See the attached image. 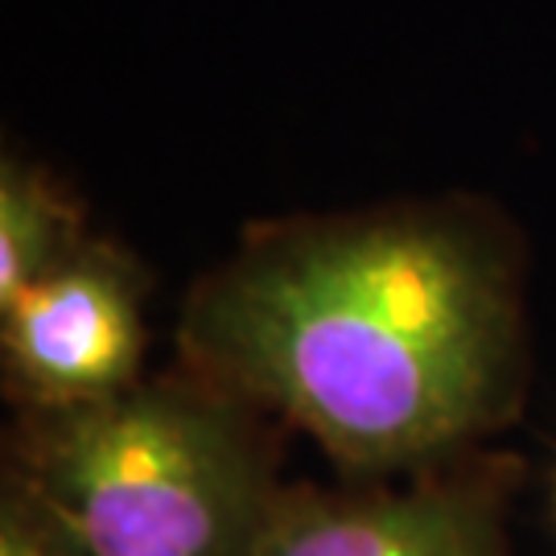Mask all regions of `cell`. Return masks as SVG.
Returning a JSON list of instances; mask_svg holds the SVG:
<instances>
[{"mask_svg": "<svg viewBox=\"0 0 556 556\" xmlns=\"http://www.w3.org/2000/svg\"><path fill=\"white\" fill-rule=\"evenodd\" d=\"M178 342L190 376L371 475L495 429L523 367L507 260L433 211L260 236L194 289Z\"/></svg>", "mask_w": 556, "mask_h": 556, "instance_id": "6da1fadb", "label": "cell"}, {"mask_svg": "<svg viewBox=\"0 0 556 556\" xmlns=\"http://www.w3.org/2000/svg\"><path fill=\"white\" fill-rule=\"evenodd\" d=\"M4 478L75 556H252L285 495L256 408L199 376L25 413Z\"/></svg>", "mask_w": 556, "mask_h": 556, "instance_id": "7a4b0ae2", "label": "cell"}, {"mask_svg": "<svg viewBox=\"0 0 556 556\" xmlns=\"http://www.w3.org/2000/svg\"><path fill=\"white\" fill-rule=\"evenodd\" d=\"M9 396L25 413L100 404L140 383V280L112 248L83 243L50 277L0 305Z\"/></svg>", "mask_w": 556, "mask_h": 556, "instance_id": "3957f363", "label": "cell"}, {"mask_svg": "<svg viewBox=\"0 0 556 556\" xmlns=\"http://www.w3.org/2000/svg\"><path fill=\"white\" fill-rule=\"evenodd\" d=\"M252 556H511L495 491L475 478L277 498Z\"/></svg>", "mask_w": 556, "mask_h": 556, "instance_id": "277c9868", "label": "cell"}, {"mask_svg": "<svg viewBox=\"0 0 556 556\" xmlns=\"http://www.w3.org/2000/svg\"><path fill=\"white\" fill-rule=\"evenodd\" d=\"M79 219L54 186L9 157L0 169V305L21 298L29 285L50 277L79 252Z\"/></svg>", "mask_w": 556, "mask_h": 556, "instance_id": "5b68a950", "label": "cell"}, {"mask_svg": "<svg viewBox=\"0 0 556 556\" xmlns=\"http://www.w3.org/2000/svg\"><path fill=\"white\" fill-rule=\"evenodd\" d=\"M0 556H75L54 523L34 507V498L9 478L0 495Z\"/></svg>", "mask_w": 556, "mask_h": 556, "instance_id": "8992f818", "label": "cell"}]
</instances>
